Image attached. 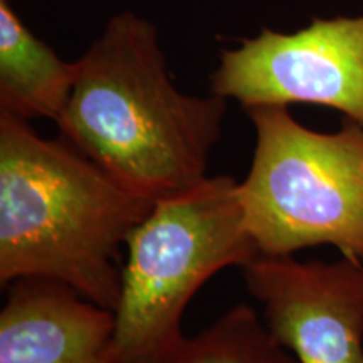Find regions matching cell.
Here are the masks:
<instances>
[{
    "label": "cell",
    "instance_id": "6da1fadb",
    "mask_svg": "<svg viewBox=\"0 0 363 363\" xmlns=\"http://www.w3.org/2000/svg\"><path fill=\"white\" fill-rule=\"evenodd\" d=\"M59 136L145 197H170L207 179L229 99L187 94L172 79L158 27L113 13L76 59Z\"/></svg>",
    "mask_w": 363,
    "mask_h": 363
},
{
    "label": "cell",
    "instance_id": "7a4b0ae2",
    "mask_svg": "<svg viewBox=\"0 0 363 363\" xmlns=\"http://www.w3.org/2000/svg\"><path fill=\"white\" fill-rule=\"evenodd\" d=\"M157 201L135 192L61 136L0 113V284L44 278L115 310L120 247Z\"/></svg>",
    "mask_w": 363,
    "mask_h": 363
},
{
    "label": "cell",
    "instance_id": "3957f363",
    "mask_svg": "<svg viewBox=\"0 0 363 363\" xmlns=\"http://www.w3.org/2000/svg\"><path fill=\"white\" fill-rule=\"evenodd\" d=\"M229 175L207 177L185 192L158 199L125 246L121 291L111 340L113 363H172L187 337L185 311L199 289L225 267L256 257Z\"/></svg>",
    "mask_w": 363,
    "mask_h": 363
},
{
    "label": "cell",
    "instance_id": "277c9868",
    "mask_svg": "<svg viewBox=\"0 0 363 363\" xmlns=\"http://www.w3.org/2000/svg\"><path fill=\"white\" fill-rule=\"evenodd\" d=\"M256 147L238 185L249 234L259 254L293 256L331 246L363 266V128H306L288 106L246 110Z\"/></svg>",
    "mask_w": 363,
    "mask_h": 363
},
{
    "label": "cell",
    "instance_id": "5b68a950",
    "mask_svg": "<svg viewBox=\"0 0 363 363\" xmlns=\"http://www.w3.org/2000/svg\"><path fill=\"white\" fill-rule=\"evenodd\" d=\"M211 93L244 110L318 104L363 128V16L315 17L294 33L262 27L222 49Z\"/></svg>",
    "mask_w": 363,
    "mask_h": 363
},
{
    "label": "cell",
    "instance_id": "8992f818",
    "mask_svg": "<svg viewBox=\"0 0 363 363\" xmlns=\"http://www.w3.org/2000/svg\"><path fill=\"white\" fill-rule=\"evenodd\" d=\"M271 337L298 363H363V266L257 254L242 267Z\"/></svg>",
    "mask_w": 363,
    "mask_h": 363
},
{
    "label": "cell",
    "instance_id": "52a82bcc",
    "mask_svg": "<svg viewBox=\"0 0 363 363\" xmlns=\"http://www.w3.org/2000/svg\"><path fill=\"white\" fill-rule=\"evenodd\" d=\"M115 313L59 281L22 278L0 311V363H113Z\"/></svg>",
    "mask_w": 363,
    "mask_h": 363
},
{
    "label": "cell",
    "instance_id": "ba28073f",
    "mask_svg": "<svg viewBox=\"0 0 363 363\" xmlns=\"http://www.w3.org/2000/svg\"><path fill=\"white\" fill-rule=\"evenodd\" d=\"M76 74L78 62L65 61L27 27L11 0H0V113L56 123Z\"/></svg>",
    "mask_w": 363,
    "mask_h": 363
},
{
    "label": "cell",
    "instance_id": "9c48e42d",
    "mask_svg": "<svg viewBox=\"0 0 363 363\" xmlns=\"http://www.w3.org/2000/svg\"><path fill=\"white\" fill-rule=\"evenodd\" d=\"M172 363H298L271 337L247 305L230 308L214 325L189 338Z\"/></svg>",
    "mask_w": 363,
    "mask_h": 363
}]
</instances>
